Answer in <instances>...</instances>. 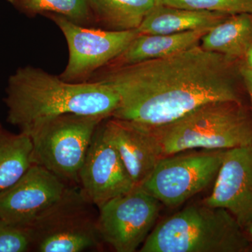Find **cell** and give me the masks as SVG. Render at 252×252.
<instances>
[{
    "mask_svg": "<svg viewBox=\"0 0 252 252\" xmlns=\"http://www.w3.org/2000/svg\"><path fill=\"white\" fill-rule=\"evenodd\" d=\"M233 60L196 45L160 59L107 68L89 81H103L117 91L119 105L111 117L156 127L210 102H240Z\"/></svg>",
    "mask_w": 252,
    "mask_h": 252,
    "instance_id": "1",
    "label": "cell"
},
{
    "mask_svg": "<svg viewBox=\"0 0 252 252\" xmlns=\"http://www.w3.org/2000/svg\"><path fill=\"white\" fill-rule=\"evenodd\" d=\"M4 103L7 122L29 135L38 126L64 114L112 117L119 97L103 81L69 82L26 66L10 75Z\"/></svg>",
    "mask_w": 252,
    "mask_h": 252,
    "instance_id": "2",
    "label": "cell"
},
{
    "mask_svg": "<svg viewBox=\"0 0 252 252\" xmlns=\"http://www.w3.org/2000/svg\"><path fill=\"white\" fill-rule=\"evenodd\" d=\"M144 127L161 158L195 149L227 150L252 145V121L241 102H210L174 122Z\"/></svg>",
    "mask_w": 252,
    "mask_h": 252,
    "instance_id": "3",
    "label": "cell"
},
{
    "mask_svg": "<svg viewBox=\"0 0 252 252\" xmlns=\"http://www.w3.org/2000/svg\"><path fill=\"white\" fill-rule=\"evenodd\" d=\"M140 252H248L252 245L229 212L192 205L156 225Z\"/></svg>",
    "mask_w": 252,
    "mask_h": 252,
    "instance_id": "4",
    "label": "cell"
},
{
    "mask_svg": "<svg viewBox=\"0 0 252 252\" xmlns=\"http://www.w3.org/2000/svg\"><path fill=\"white\" fill-rule=\"evenodd\" d=\"M97 218V207L86 200L79 187H69L26 228L31 252H81L100 248L103 243Z\"/></svg>",
    "mask_w": 252,
    "mask_h": 252,
    "instance_id": "5",
    "label": "cell"
},
{
    "mask_svg": "<svg viewBox=\"0 0 252 252\" xmlns=\"http://www.w3.org/2000/svg\"><path fill=\"white\" fill-rule=\"evenodd\" d=\"M105 119L68 114L38 126L29 135L36 163L67 185L78 187L88 149L97 127Z\"/></svg>",
    "mask_w": 252,
    "mask_h": 252,
    "instance_id": "6",
    "label": "cell"
},
{
    "mask_svg": "<svg viewBox=\"0 0 252 252\" xmlns=\"http://www.w3.org/2000/svg\"><path fill=\"white\" fill-rule=\"evenodd\" d=\"M225 151L178 153L162 158L141 188L162 205L180 206L215 180Z\"/></svg>",
    "mask_w": 252,
    "mask_h": 252,
    "instance_id": "7",
    "label": "cell"
},
{
    "mask_svg": "<svg viewBox=\"0 0 252 252\" xmlns=\"http://www.w3.org/2000/svg\"><path fill=\"white\" fill-rule=\"evenodd\" d=\"M162 204L141 187L109 200L98 209L102 243L117 252H135L154 229Z\"/></svg>",
    "mask_w": 252,
    "mask_h": 252,
    "instance_id": "8",
    "label": "cell"
},
{
    "mask_svg": "<svg viewBox=\"0 0 252 252\" xmlns=\"http://www.w3.org/2000/svg\"><path fill=\"white\" fill-rule=\"evenodd\" d=\"M62 32L69 49V60L59 76L69 82L88 81L99 69L117 59L140 34L132 31H103L86 27L56 14H48Z\"/></svg>",
    "mask_w": 252,
    "mask_h": 252,
    "instance_id": "9",
    "label": "cell"
},
{
    "mask_svg": "<svg viewBox=\"0 0 252 252\" xmlns=\"http://www.w3.org/2000/svg\"><path fill=\"white\" fill-rule=\"evenodd\" d=\"M69 187L45 167L33 164L16 183L0 191V218L26 229L38 215L58 201Z\"/></svg>",
    "mask_w": 252,
    "mask_h": 252,
    "instance_id": "10",
    "label": "cell"
},
{
    "mask_svg": "<svg viewBox=\"0 0 252 252\" xmlns=\"http://www.w3.org/2000/svg\"><path fill=\"white\" fill-rule=\"evenodd\" d=\"M78 187L97 208L135 188L117 150L104 137L101 124L79 172Z\"/></svg>",
    "mask_w": 252,
    "mask_h": 252,
    "instance_id": "11",
    "label": "cell"
},
{
    "mask_svg": "<svg viewBox=\"0 0 252 252\" xmlns=\"http://www.w3.org/2000/svg\"><path fill=\"white\" fill-rule=\"evenodd\" d=\"M202 204L229 212L244 228L252 221V145L225 151L211 194Z\"/></svg>",
    "mask_w": 252,
    "mask_h": 252,
    "instance_id": "12",
    "label": "cell"
},
{
    "mask_svg": "<svg viewBox=\"0 0 252 252\" xmlns=\"http://www.w3.org/2000/svg\"><path fill=\"white\" fill-rule=\"evenodd\" d=\"M106 140L119 154L135 187H141L161 158L148 130L135 123L109 117L101 123Z\"/></svg>",
    "mask_w": 252,
    "mask_h": 252,
    "instance_id": "13",
    "label": "cell"
},
{
    "mask_svg": "<svg viewBox=\"0 0 252 252\" xmlns=\"http://www.w3.org/2000/svg\"><path fill=\"white\" fill-rule=\"evenodd\" d=\"M210 29H200L165 34L140 33L127 46V49L106 67H121L175 54L198 45L199 41Z\"/></svg>",
    "mask_w": 252,
    "mask_h": 252,
    "instance_id": "14",
    "label": "cell"
},
{
    "mask_svg": "<svg viewBox=\"0 0 252 252\" xmlns=\"http://www.w3.org/2000/svg\"><path fill=\"white\" fill-rule=\"evenodd\" d=\"M230 15L212 11L172 7L159 4L144 18L137 31L140 34H173L210 29Z\"/></svg>",
    "mask_w": 252,
    "mask_h": 252,
    "instance_id": "15",
    "label": "cell"
},
{
    "mask_svg": "<svg viewBox=\"0 0 252 252\" xmlns=\"http://www.w3.org/2000/svg\"><path fill=\"white\" fill-rule=\"evenodd\" d=\"M201 46L235 59L246 54L252 45V16L250 14L230 15L209 30L202 37Z\"/></svg>",
    "mask_w": 252,
    "mask_h": 252,
    "instance_id": "16",
    "label": "cell"
},
{
    "mask_svg": "<svg viewBox=\"0 0 252 252\" xmlns=\"http://www.w3.org/2000/svg\"><path fill=\"white\" fill-rule=\"evenodd\" d=\"M34 163L31 137L0 129V191L16 183Z\"/></svg>",
    "mask_w": 252,
    "mask_h": 252,
    "instance_id": "17",
    "label": "cell"
},
{
    "mask_svg": "<svg viewBox=\"0 0 252 252\" xmlns=\"http://www.w3.org/2000/svg\"><path fill=\"white\" fill-rule=\"evenodd\" d=\"M94 20L114 31L137 30L158 0H89Z\"/></svg>",
    "mask_w": 252,
    "mask_h": 252,
    "instance_id": "18",
    "label": "cell"
},
{
    "mask_svg": "<svg viewBox=\"0 0 252 252\" xmlns=\"http://www.w3.org/2000/svg\"><path fill=\"white\" fill-rule=\"evenodd\" d=\"M11 4L29 16L59 15L82 26L94 20L89 0H14Z\"/></svg>",
    "mask_w": 252,
    "mask_h": 252,
    "instance_id": "19",
    "label": "cell"
},
{
    "mask_svg": "<svg viewBox=\"0 0 252 252\" xmlns=\"http://www.w3.org/2000/svg\"><path fill=\"white\" fill-rule=\"evenodd\" d=\"M159 4L181 9L228 15L252 14V0H158Z\"/></svg>",
    "mask_w": 252,
    "mask_h": 252,
    "instance_id": "20",
    "label": "cell"
},
{
    "mask_svg": "<svg viewBox=\"0 0 252 252\" xmlns=\"http://www.w3.org/2000/svg\"><path fill=\"white\" fill-rule=\"evenodd\" d=\"M31 252L27 230L13 226L0 218V252Z\"/></svg>",
    "mask_w": 252,
    "mask_h": 252,
    "instance_id": "21",
    "label": "cell"
},
{
    "mask_svg": "<svg viewBox=\"0 0 252 252\" xmlns=\"http://www.w3.org/2000/svg\"><path fill=\"white\" fill-rule=\"evenodd\" d=\"M240 72L250 94L252 105V70L248 67V64H245L240 67Z\"/></svg>",
    "mask_w": 252,
    "mask_h": 252,
    "instance_id": "22",
    "label": "cell"
},
{
    "mask_svg": "<svg viewBox=\"0 0 252 252\" xmlns=\"http://www.w3.org/2000/svg\"><path fill=\"white\" fill-rule=\"evenodd\" d=\"M245 235L248 237V240H250V243L252 245V221L249 223L247 226L243 228Z\"/></svg>",
    "mask_w": 252,
    "mask_h": 252,
    "instance_id": "23",
    "label": "cell"
},
{
    "mask_svg": "<svg viewBox=\"0 0 252 252\" xmlns=\"http://www.w3.org/2000/svg\"><path fill=\"white\" fill-rule=\"evenodd\" d=\"M247 61H248V66L252 70V45L249 48L246 54H245Z\"/></svg>",
    "mask_w": 252,
    "mask_h": 252,
    "instance_id": "24",
    "label": "cell"
},
{
    "mask_svg": "<svg viewBox=\"0 0 252 252\" xmlns=\"http://www.w3.org/2000/svg\"><path fill=\"white\" fill-rule=\"evenodd\" d=\"M8 1H9V3H11V4H12L13 2H14V0H7Z\"/></svg>",
    "mask_w": 252,
    "mask_h": 252,
    "instance_id": "25",
    "label": "cell"
},
{
    "mask_svg": "<svg viewBox=\"0 0 252 252\" xmlns=\"http://www.w3.org/2000/svg\"><path fill=\"white\" fill-rule=\"evenodd\" d=\"M2 128V126H1V124H0V129Z\"/></svg>",
    "mask_w": 252,
    "mask_h": 252,
    "instance_id": "26",
    "label": "cell"
}]
</instances>
